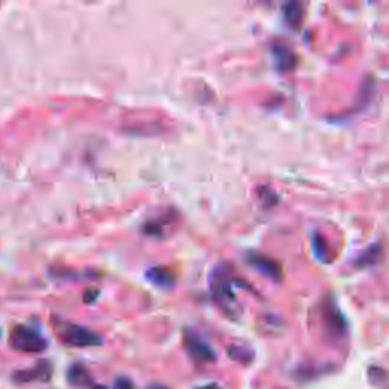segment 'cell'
<instances>
[{"label": "cell", "instance_id": "3957f363", "mask_svg": "<svg viewBox=\"0 0 389 389\" xmlns=\"http://www.w3.org/2000/svg\"><path fill=\"white\" fill-rule=\"evenodd\" d=\"M323 327L327 336L334 341H339L347 336L348 325L344 315L336 306V302L325 301L323 306Z\"/></svg>", "mask_w": 389, "mask_h": 389}, {"label": "cell", "instance_id": "ba28073f", "mask_svg": "<svg viewBox=\"0 0 389 389\" xmlns=\"http://www.w3.org/2000/svg\"><path fill=\"white\" fill-rule=\"evenodd\" d=\"M52 376V365L48 361H42L37 365H34L33 368L21 370L17 371L14 374V380L19 383H29L35 382V380H40V382H48Z\"/></svg>", "mask_w": 389, "mask_h": 389}, {"label": "cell", "instance_id": "8fae6325", "mask_svg": "<svg viewBox=\"0 0 389 389\" xmlns=\"http://www.w3.org/2000/svg\"><path fill=\"white\" fill-rule=\"evenodd\" d=\"M146 277L150 278V282L157 284L159 287H172L175 284V275L174 272L168 269L166 266H154L146 272Z\"/></svg>", "mask_w": 389, "mask_h": 389}, {"label": "cell", "instance_id": "e0dca14e", "mask_svg": "<svg viewBox=\"0 0 389 389\" xmlns=\"http://www.w3.org/2000/svg\"><path fill=\"white\" fill-rule=\"evenodd\" d=\"M197 389H221L216 383H210V385H204V386H199Z\"/></svg>", "mask_w": 389, "mask_h": 389}, {"label": "cell", "instance_id": "4fadbf2b", "mask_svg": "<svg viewBox=\"0 0 389 389\" xmlns=\"http://www.w3.org/2000/svg\"><path fill=\"white\" fill-rule=\"evenodd\" d=\"M380 257H382V245L374 244V245H371L367 251H363L359 255V259L356 260V264L361 268L371 266V264H376V262Z\"/></svg>", "mask_w": 389, "mask_h": 389}, {"label": "cell", "instance_id": "2e32d148", "mask_svg": "<svg viewBox=\"0 0 389 389\" xmlns=\"http://www.w3.org/2000/svg\"><path fill=\"white\" fill-rule=\"evenodd\" d=\"M113 389H136V388H134V383H132L131 379H128L125 376H120V377L116 379Z\"/></svg>", "mask_w": 389, "mask_h": 389}, {"label": "cell", "instance_id": "9a60e30c", "mask_svg": "<svg viewBox=\"0 0 389 389\" xmlns=\"http://www.w3.org/2000/svg\"><path fill=\"white\" fill-rule=\"evenodd\" d=\"M368 376H370V380H371L372 385H382L385 382V379H386V372H385L383 368L371 367Z\"/></svg>", "mask_w": 389, "mask_h": 389}, {"label": "cell", "instance_id": "52a82bcc", "mask_svg": "<svg viewBox=\"0 0 389 389\" xmlns=\"http://www.w3.org/2000/svg\"><path fill=\"white\" fill-rule=\"evenodd\" d=\"M271 53L280 72H289L297 64V55L293 49L283 40H274L271 43Z\"/></svg>", "mask_w": 389, "mask_h": 389}, {"label": "cell", "instance_id": "6da1fadb", "mask_svg": "<svg viewBox=\"0 0 389 389\" xmlns=\"http://www.w3.org/2000/svg\"><path fill=\"white\" fill-rule=\"evenodd\" d=\"M245 282L239 278L230 268H217L212 275V298L225 315L236 318L239 315V301L236 295V287H244Z\"/></svg>", "mask_w": 389, "mask_h": 389}, {"label": "cell", "instance_id": "9c48e42d", "mask_svg": "<svg viewBox=\"0 0 389 389\" xmlns=\"http://www.w3.org/2000/svg\"><path fill=\"white\" fill-rule=\"evenodd\" d=\"M175 219L172 217V212H168L166 215H161L160 217H155V219L146 222L143 227V233L146 236H151L155 239H163L166 236L168 227L172 225Z\"/></svg>", "mask_w": 389, "mask_h": 389}, {"label": "cell", "instance_id": "7c38bea8", "mask_svg": "<svg viewBox=\"0 0 389 389\" xmlns=\"http://www.w3.org/2000/svg\"><path fill=\"white\" fill-rule=\"evenodd\" d=\"M283 17L292 28H300L302 17H305V8L300 2H289L283 6Z\"/></svg>", "mask_w": 389, "mask_h": 389}, {"label": "cell", "instance_id": "8992f818", "mask_svg": "<svg viewBox=\"0 0 389 389\" xmlns=\"http://www.w3.org/2000/svg\"><path fill=\"white\" fill-rule=\"evenodd\" d=\"M246 262L250 266L260 272L262 275L271 278L272 282H282L283 278V269L282 264L277 260L268 257V255H263L260 253H248L246 254Z\"/></svg>", "mask_w": 389, "mask_h": 389}, {"label": "cell", "instance_id": "277c9868", "mask_svg": "<svg viewBox=\"0 0 389 389\" xmlns=\"http://www.w3.org/2000/svg\"><path fill=\"white\" fill-rule=\"evenodd\" d=\"M183 341H184L186 352L189 353V356L194 362L208 363V362L216 361L215 350L210 347L207 342L199 336V334L190 332V330H186Z\"/></svg>", "mask_w": 389, "mask_h": 389}, {"label": "cell", "instance_id": "ac0fdd59", "mask_svg": "<svg viewBox=\"0 0 389 389\" xmlns=\"http://www.w3.org/2000/svg\"><path fill=\"white\" fill-rule=\"evenodd\" d=\"M147 389H169V388L165 385H160V383H152Z\"/></svg>", "mask_w": 389, "mask_h": 389}, {"label": "cell", "instance_id": "5b68a950", "mask_svg": "<svg viewBox=\"0 0 389 389\" xmlns=\"http://www.w3.org/2000/svg\"><path fill=\"white\" fill-rule=\"evenodd\" d=\"M63 341L72 347H96L102 344V338L87 327L70 324L63 332Z\"/></svg>", "mask_w": 389, "mask_h": 389}, {"label": "cell", "instance_id": "d6986e66", "mask_svg": "<svg viewBox=\"0 0 389 389\" xmlns=\"http://www.w3.org/2000/svg\"><path fill=\"white\" fill-rule=\"evenodd\" d=\"M90 389H108L105 385H93Z\"/></svg>", "mask_w": 389, "mask_h": 389}, {"label": "cell", "instance_id": "7a4b0ae2", "mask_svg": "<svg viewBox=\"0 0 389 389\" xmlns=\"http://www.w3.org/2000/svg\"><path fill=\"white\" fill-rule=\"evenodd\" d=\"M11 345L23 353H40L48 345V342L34 329L19 325L11 333Z\"/></svg>", "mask_w": 389, "mask_h": 389}, {"label": "cell", "instance_id": "5bb4252c", "mask_svg": "<svg viewBox=\"0 0 389 389\" xmlns=\"http://www.w3.org/2000/svg\"><path fill=\"white\" fill-rule=\"evenodd\" d=\"M227 354L228 357H231L233 361H236L242 365H250L254 359V353L253 350H250L248 347H242V345H231L227 348Z\"/></svg>", "mask_w": 389, "mask_h": 389}, {"label": "cell", "instance_id": "30bf717a", "mask_svg": "<svg viewBox=\"0 0 389 389\" xmlns=\"http://www.w3.org/2000/svg\"><path fill=\"white\" fill-rule=\"evenodd\" d=\"M69 383L75 388H87L93 386V377L90 371L82 363H73L67 371Z\"/></svg>", "mask_w": 389, "mask_h": 389}]
</instances>
